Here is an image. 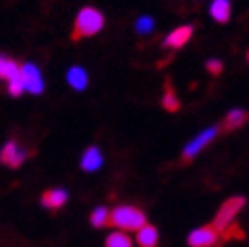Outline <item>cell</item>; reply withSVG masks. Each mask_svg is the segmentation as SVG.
Masks as SVG:
<instances>
[{"instance_id":"cell-14","label":"cell","mask_w":249,"mask_h":247,"mask_svg":"<svg viewBox=\"0 0 249 247\" xmlns=\"http://www.w3.org/2000/svg\"><path fill=\"white\" fill-rule=\"evenodd\" d=\"M136 243L140 247H156L158 245V229L154 225H144L136 231Z\"/></svg>"},{"instance_id":"cell-4","label":"cell","mask_w":249,"mask_h":247,"mask_svg":"<svg viewBox=\"0 0 249 247\" xmlns=\"http://www.w3.org/2000/svg\"><path fill=\"white\" fill-rule=\"evenodd\" d=\"M243 205H245L243 196H233V199L225 201V203H223V207L219 209V213L215 215L213 227H215L219 233H223L225 229H229V227L233 225V219L237 217V213L243 209Z\"/></svg>"},{"instance_id":"cell-12","label":"cell","mask_w":249,"mask_h":247,"mask_svg":"<svg viewBox=\"0 0 249 247\" xmlns=\"http://www.w3.org/2000/svg\"><path fill=\"white\" fill-rule=\"evenodd\" d=\"M67 83L75 91H83L87 88V83H89V75H87V71L81 65H73L67 69Z\"/></svg>"},{"instance_id":"cell-11","label":"cell","mask_w":249,"mask_h":247,"mask_svg":"<svg viewBox=\"0 0 249 247\" xmlns=\"http://www.w3.org/2000/svg\"><path fill=\"white\" fill-rule=\"evenodd\" d=\"M69 199V193L65 189H49L41 196V205L45 209H61Z\"/></svg>"},{"instance_id":"cell-6","label":"cell","mask_w":249,"mask_h":247,"mask_svg":"<svg viewBox=\"0 0 249 247\" xmlns=\"http://www.w3.org/2000/svg\"><path fill=\"white\" fill-rule=\"evenodd\" d=\"M217 134H219V126H211V128L203 130L201 134H196L195 138L184 146V150H182V160H193L198 152L203 150L205 146H209L211 142L217 138Z\"/></svg>"},{"instance_id":"cell-7","label":"cell","mask_w":249,"mask_h":247,"mask_svg":"<svg viewBox=\"0 0 249 247\" xmlns=\"http://www.w3.org/2000/svg\"><path fill=\"white\" fill-rule=\"evenodd\" d=\"M27 156H29V152L24 150V148H20L15 140H8L2 146V150H0V162L10 168H18L24 160H27Z\"/></svg>"},{"instance_id":"cell-13","label":"cell","mask_w":249,"mask_h":247,"mask_svg":"<svg viewBox=\"0 0 249 247\" xmlns=\"http://www.w3.org/2000/svg\"><path fill=\"white\" fill-rule=\"evenodd\" d=\"M249 122V112H245V109H231V112L225 116V120H223V130L225 132H233L237 130L241 126H245V124Z\"/></svg>"},{"instance_id":"cell-18","label":"cell","mask_w":249,"mask_h":247,"mask_svg":"<svg viewBox=\"0 0 249 247\" xmlns=\"http://www.w3.org/2000/svg\"><path fill=\"white\" fill-rule=\"evenodd\" d=\"M109 215H111L109 209H106V207H97V209H93V211H91L89 221H91V225H93V227L102 229V227H106V225L109 223Z\"/></svg>"},{"instance_id":"cell-8","label":"cell","mask_w":249,"mask_h":247,"mask_svg":"<svg viewBox=\"0 0 249 247\" xmlns=\"http://www.w3.org/2000/svg\"><path fill=\"white\" fill-rule=\"evenodd\" d=\"M219 235H221V233H219L213 225L198 227V229L191 231L189 245H191V247H213V245H217Z\"/></svg>"},{"instance_id":"cell-1","label":"cell","mask_w":249,"mask_h":247,"mask_svg":"<svg viewBox=\"0 0 249 247\" xmlns=\"http://www.w3.org/2000/svg\"><path fill=\"white\" fill-rule=\"evenodd\" d=\"M109 223L114 225L118 231L124 233H130V231H138L140 227L146 225V215L140 211L138 207H132V205H120L116 207L109 215Z\"/></svg>"},{"instance_id":"cell-17","label":"cell","mask_w":249,"mask_h":247,"mask_svg":"<svg viewBox=\"0 0 249 247\" xmlns=\"http://www.w3.org/2000/svg\"><path fill=\"white\" fill-rule=\"evenodd\" d=\"M162 107L166 109V112H178L180 109V100L177 97V93H174L170 83H166V91L162 95Z\"/></svg>"},{"instance_id":"cell-19","label":"cell","mask_w":249,"mask_h":247,"mask_svg":"<svg viewBox=\"0 0 249 247\" xmlns=\"http://www.w3.org/2000/svg\"><path fill=\"white\" fill-rule=\"evenodd\" d=\"M152 29H154V18H152V17L142 15L138 20H136V31H138L140 35H148V33H152Z\"/></svg>"},{"instance_id":"cell-10","label":"cell","mask_w":249,"mask_h":247,"mask_svg":"<svg viewBox=\"0 0 249 247\" xmlns=\"http://www.w3.org/2000/svg\"><path fill=\"white\" fill-rule=\"evenodd\" d=\"M195 29L191 27V24H182V27L174 29L172 33H168V36L164 39V47H170V49H180L184 47L186 43L191 41Z\"/></svg>"},{"instance_id":"cell-15","label":"cell","mask_w":249,"mask_h":247,"mask_svg":"<svg viewBox=\"0 0 249 247\" xmlns=\"http://www.w3.org/2000/svg\"><path fill=\"white\" fill-rule=\"evenodd\" d=\"M209 12H211V17H213L217 22H229V18H231V2L229 0H213L211 2V8H209Z\"/></svg>"},{"instance_id":"cell-16","label":"cell","mask_w":249,"mask_h":247,"mask_svg":"<svg viewBox=\"0 0 249 247\" xmlns=\"http://www.w3.org/2000/svg\"><path fill=\"white\" fill-rule=\"evenodd\" d=\"M106 247H134V241L128 233L124 231H111L107 239H106Z\"/></svg>"},{"instance_id":"cell-20","label":"cell","mask_w":249,"mask_h":247,"mask_svg":"<svg viewBox=\"0 0 249 247\" xmlns=\"http://www.w3.org/2000/svg\"><path fill=\"white\" fill-rule=\"evenodd\" d=\"M207 71L211 73V75H221V71H223V63L219 59H209L207 61Z\"/></svg>"},{"instance_id":"cell-3","label":"cell","mask_w":249,"mask_h":247,"mask_svg":"<svg viewBox=\"0 0 249 247\" xmlns=\"http://www.w3.org/2000/svg\"><path fill=\"white\" fill-rule=\"evenodd\" d=\"M0 79H4L8 85V93L12 97H20L24 93V83L20 77V65L8 55H0Z\"/></svg>"},{"instance_id":"cell-5","label":"cell","mask_w":249,"mask_h":247,"mask_svg":"<svg viewBox=\"0 0 249 247\" xmlns=\"http://www.w3.org/2000/svg\"><path fill=\"white\" fill-rule=\"evenodd\" d=\"M20 77H22V83H24V91H29L33 95H41L45 91L43 73L35 63H24L20 67Z\"/></svg>"},{"instance_id":"cell-2","label":"cell","mask_w":249,"mask_h":247,"mask_svg":"<svg viewBox=\"0 0 249 247\" xmlns=\"http://www.w3.org/2000/svg\"><path fill=\"white\" fill-rule=\"evenodd\" d=\"M106 18L102 15V10H97L93 6H85L77 12L75 27H73V39H85V36H93L104 29Z\"/></svg>"},{"instance_id":"cell-9","label":"cell","mask_w":249,"mask_h":247,"mask_svg":"<svg viewBox=\"0 0 249 247\" xmlns=\"http://www.w3.org/2000/svg\"><path fill=\"white\" fill-rule=\"evenodd\" d=\"M79 164L85 172H95L102 168L104 164V154L102 150H99L97 146H89V148H85V152L81 154V160H79Z\"/></svg>"},{"instance_id":"cell-21","label":"cell","mask_w":249,"mask_h":247,"mask_svg":"<svg viewBox=\"0 0 249 247\" xmlns=\"http://www.w3.org/2000/svg\"><path fill=\"white\" fill-rule=\"evenodd\" d=\"M247 61H249V53H247Z\"/></svg>"}]
</instances>
